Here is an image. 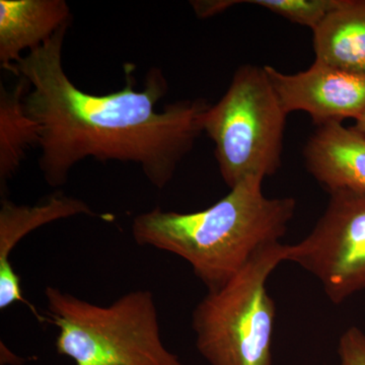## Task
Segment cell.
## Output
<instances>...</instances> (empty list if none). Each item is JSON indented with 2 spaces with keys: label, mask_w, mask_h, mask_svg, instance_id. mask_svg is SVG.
I'll use <instances>...</instances> for the list:
<instances>
[{
  "label": "cell",
  "mask_w": 365,
  "mask_h": 365,
  "mask_svg": "<svg viewBox=\"0 0 365 365\" xmlns=\"http://www.w3.org/2000/svg\"><path fill=\"white\" fill-rule=\"evenodd\" d=\"M69 25L21 57L13 72L29 85L26 111L40 128L39 165L46 182L62 186L74 165L93 158L136 163L153 186L165 188L204 133L211 105L203 98L182 100L158 111L169 88L158 68L148 71L141 91L130 71L122 90L102 96L81 91L63 66Z\"/></svg>",
  "instance_id": "obj_1"
},
{
  "label": "cell",
  "mask_w": 365,
  "mask_h": 365,
  "mask_svg": "<svg viewBox=\"0 0 365 365\" xmlns=\"http://www.w3.org/2000/svg\"><path fill=\"white\" fill-rule=\"evenodd\" d=\"M260 178H249L203 210L191 213L160 207L134 217L139 246L168 252L187 262L205 287L218 289L262 250L279 244L294 218L292 197L264 195Z\"/></svg>",
  "instance_id": "obj_2"
},
{
  "label": "cell",
  "mask_w": 365,
  "mask_h": 365,
  "mask_svg": "<svg viewBox=\"0 0 365 365\" xmlns=\"http://www.w3.org/2000/svg\"><path fill=\"white\" fill-rule=\"evenodd\" d=\"M45 295L48 316L59 331L57 352L76 365H182L163 344L150 290H134L108 306L53 287Z\"/></svg>",
  "instance_id": "obj_3"
},
{
  "label": "cell",
  "mask_w": 365,
  "mask_h": 365,
  "mask_svg": "<svg viewBox=\"0 0 365 365\" xmlns=\"http://www.w3.org/2000/svg\"><path fill=\"white\" fill-rule=\"evenodd\" d=\"M287 245L259 252L227 283L210 290L192 314L196 347L210 365H271L276 307L271 274L284 262Z\"/></svg>",
  "instance_id": "obj_4"
},
{
  "label": "cell",
  "mask_w": 365,
  "mask_h": 365,
  "mask_svg": "<svg viewBox=\"0 0 365 365\" xmlns=\"http://www.w3.org/2000/svg\"><path fill=\"white\" fill-rule=\"evenodd\" d=\"M287 113L264 67H239L222 98L204 117L228 188L249 178L272 177L282 162Z\"/></svg>",
  "instance_id": "obj_5"
},
{
  "label": "cell",
  "mask_w": 365,
  "mask_h": 365,
  "mask_svg": "<svg viewBox=\"0 0 365 365\" xmlns=\"http://www.w3.org/2000/svg\"><path fill=\"white\" fill-rule=\"evenodd\" d=\"M325 211L306 237L287 245L284 262L314 275L340 304L365 290V192H331Z\"/></svg>",
  "instance_id": "obj_6"
},
{
  "label": "cell",
  "mask_w": 365,
  "mask_h": 365,
  "mask_svg": "<svg viewBox=\"0 0 365 365\" xmlns=\"http://www.w3.org/2000/svg\"><path fill=\"white\" fill-rule=\"evenodd\" d=\"M287 114L304 112L317 127L365 113V78L314 61L307 71L287 74L264 66Z\"/></svg>",
  "instance_id": "obj_7"
},
{
  "label": "cell",
  "mask_w": 365,
  "mask_h": 365,
  "mask_svg": "<svg viewBox=\"0 0 365 365\" xmlns=\"http://www.w3.org/2000/svg\"><path fill=\"white\" fill-rule=\"evenodd\" d=\"M88 215L101 217L81 199L57 192L45 201L34 206L18 205L6 197L0 207V309L4 311L18 302H24L21 278L9 261L14 249L29 234L46 225Z\"/></svg>",
  "instance_id": "obj_8"
},
{
  "label": "cell",
  "mask_w": 365,
  "mask_h": 365,
  "mask_svg": "<svg viewBox=\"0 0 365 365\" xmlns=\"http://www.w3.org/2000/svg\"><path fill=\"white\" fill-rule=\"evenodd\" d=\"M307 172L331 192H365V137L333 122L317 127L304 150Z\"/></svg>",
  "instance_id": "obj_9"
},
{
  "label": "cell",
  "mask_w": 365,
  "mask_h": 365,
  "mask_svg": "<svg viewBox=\"0 0 365 365\" xmlns=\"http://www.w3.org/2000/svg\"><path fill=\"white\" fill-rule=\"evenodd\" d=\"M64 0H0V66L14 72L26 50L37 49L71 23Z\"/></svg>",
  "instance_id": "obj_10"
},
{
  "label": "cell",
  "mask_w": 365,
  "mask_h": 365,
  "mask_svg": "<svg viewBox=\"0 0 365 365\" xmlns=\"http://www.w3.org/2000/svg\"><path fill=\"white\" fill-rule=\"evenodd\" d=\"M314 61L365 78V0H341L313 31Z\"/></svg>",
  "instance_id": "obj_11"
},
{
  "label": "cell",
  "mask_w": 365,
  "mask_h": 365,
  "mask_svg": "<svg viewBox=\"0 0 365 365\" xmlns=\"http://www.w3.org/2000/svg\"><path fill=\"white\" fill-rule=\"evenodd\" d=\"M29 85L25 78L11 90L0 91V187L4 195L7 182L20 169L26 151L39 146L40 128L26 111L25 96Z\"/></svg>",
  "instance_id": "obj_12"
},
{
  "label": "cell",
  "mask_w": 365,
  "mask_h": 365,
  "mask_svg": "<svg viewBox=\"0 0 365 365\" xmlns=\"http://www.w3.org/2000/svg\"><path fill=\"white\" fill-rule=\"evenodd\" d=\"M244 2L263 7L314 31L331 11L339 6L341 0H250Z\"/></svg>",
  "instance_id": "obj_13"
},
{
  "label": "cell",
  "mask_w": 365,
  "mask_h": 365,
  "mask_svg": "<svg viewBox=\"0 0 365 365\" xmlns=\"http://www.w3.org/2000/svg\"><path fill=\"white\" fill-rule=\"evenodd\" d=\"M341 365H365V333L351 327L342 334L338 344Z\"/></svg>",
  "instance_id": "obj_14"
},
{
  "label": "cell",
  "mask_w": 365,
  "mask_h": 365,
  "mask_svg": "<svg viewBox=\"0 0 365 365\" xmlns=\"http://www.w3.org/2000/svg\"><path fill=\"white\" fill-rule=\"evenodd\" d=\"M353 129H355L357 132H359L360 134H362L365 137V113L362 115L359 119H357L355 121V125L353 126Z\"/></svg>",
  "instance_id": "obj_15"
}]
</instances>
